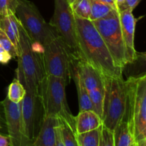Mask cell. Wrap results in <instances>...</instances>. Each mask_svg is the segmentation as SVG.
Wrapping results in <instances>:
<instances>
[{"mask_svg":"<svg viewBox=\"0 0 146 146\" xmlns=\"http://www.w3.org/2000/svg\"><path fill=\"white\" fill-rule=\"evenodd\" d=\"M49 25L65 42L76 60H81L75 15L67 0H54V11Z\"/></svg>","mask_w":146,"mask_h":146,"instance_id":"obj_9","label":"cell"},{"mask_svg":"<svg viewBox=\"0 0 146 146\" xmlns=\"http://www.w3.org/2000/svg\"><path fill=\"white\" fill-rule=\"evenodd\" d=\"M43 63L46 75L62 78L68 84L76 60L64 41L57 36L43 46Z\"/></svg>","mask_w":146,"mask_h":146,"instance_id":"obj_6","label":"cell"},{"mask_svg":"<svg viewBox=\"0 0 146 146\" xmlns=\"http://www.w3.org/2000/svg\"><path fill=\"white\" fill-rule=\"evenodd\" d=\"M115 5H116V8L118 7L119 5H121L123 2L124 1V0H115Z\"/></svg>","mask_w":146,"mask_h":146,"instance_id":"obj_32","label":"cell"},{"mask_svg":"<svg viewBox=\"0 0 146 146\" xmlns=\"http://www.w3.org/2000/svg\"><path fill=\"white\" fill-rule=\"evenodd\" d=\"M90 1H91V14H90L89 20L91 21L104 18L108 15L113 10L117 9L116 8L109 4L97 0H90Z\"/></svg>","mask_w":146,"mask_h":146,"instance_id":"obj_19","label":"cell"},{"mask_svg":"<svg viewBox=\"0 0 146 146\" xmlns=\"http://www.w3.org/2000/svg\"><path fill=\"white\" fill-rule=\"evenodd\" d=\"M25 94L26 90L24 86L17 78H14L9 86L7 97L11 102L19 104L22 101Z\"/></svg>","mask_w":146,"mask_h":146,"instance_id":"obj_22","label":"cell"},{"mask_svg":"<svg viewBox=\"0 0 146 146\" xmlns=\"http://www.w3.org/2000/svg\"><path fill=\"white\" fill-rule=\"evenodd\" d=\"M15 16L30 38L42 47L57 36L55 31L46 22L31 1L19 0Z\"/></svg>","mask_w":146,"mask_h":146,"instance_id":"obj_7","label":"cell"},{"mask_svg":"<svg viewBox=\"0 0 146 146\" xmlns=\"http://www.w3.org/2000/svg\"><path fill=\"white\" fill-rule=\"evenodd\" d=\"M61 137L64 146H78L76 131L66 120L58 118Z\"/></svg>","mask_w":146,"mask_h":146,"instance_id":"obj_21","label":"cell"},{"mask_svg":"<svg viewBox=\"0 0 146 146\" xmlns=\"http://www.w3.org/2000/svg\"><path fill=\"white\" fill-rule=\"evenodd\" d=\"M114 146H134L133 136L129 123L123 118L113 131Z\"/></svg>","mask_w":146,"mask_h":146,"instance_id":"obj_17","label":"cell"},{"mask_svg":"<svg viewBox=\"0 0 146 146\" xmlns=\"http://www.w3.org/2000/svg\"><path fill=\"white\" fill-rule=\"evenodd\" d=\"M11 146H29L23 132L21 102H11L7 97L2 101Z\"/></svg>","mask_w":146,"mask_h":146,"instance_id":"obj_12","label":"cell"},{"mask_svg":"<svg viewBox=\"0 0 146 146\" xmlns=\"http://www.w3.org/2000/svg\"><path fill=\"white\" fill-rule=\"evenodd\" d=\"M58 124V118L44 117L39 132L31 146H56V131Z\"/></svg>","mask_w":146,"mask_h":146,"instance_id":"obj_14","label":"cell"},{"mask_svg":"<svg viewBox=\"0 0 146 146\" xmlns=\"http://www.w3.org/2000/svg\"><path fill=\"white\" fill-rule=\"evenodd\" d=\"M103 125V121L98 114L94 111H83L75 117L76 133L81 134L97 129Z\"/></svg>","mask_w":146,"mask_h":146,"instance_id":"obj_15","label":"cell"},{"mask_svg":"<svg viewBox=\"0 0 146 146\" xmlns=\"http://www.w3.org/2000/svg\"><path fill=\"white\" fill-rule=\"evenodd\" d=\"M97 1H101V2L106 3V4H109V5H111V6H112V7L116 8V5H115V0H97Z\"/></svg>","mask_w":146,"mask_h":146,"instance_id":"obj_31","label":"cell"},{"mask_svg":"<svg viewBox=\"0 0 146 146\" xmlns=\"http://www.w3.org/2000/svg\"><path fill=\"white\" fill-rule=\"evenodd\" d=\"M67 85L64 78L46 75L41 84L39 95L44 117L63 118L75 129V116L70 112L66 101L65 88Z\"/></svg>","mask_w":146,"mask_h":146,"instance_id":"obj_4","label":"cell"},{"mask_svg":"<svg viewBox=\"0 0 146 146\" xmlns=\"http://www.w3.org/2000/svg\"><path fill=\"white\" fill-rule=\"evenodd\" d=\"M56 146H64V143H63L62 137H61V128H60L59 124L56 127Z\"/></svg>","mask_w":146,"mask_h":146,"instance_id":"obj_29","label":"cell"},{"mask_svg":"<svg viewBox=\"0 0 146 146\" xmlns=\"http://www.w3.org/2000/svg\"><path fill=\"white\" fill-rule=\"evenodd\" d=\"M101 128L102 125L97 129L76 134V139L78 146H100Z\"/></svg>","mask_w":146,"mask_h":146,"instance_id":"obj_20","label":"cell"},{"mask_svg":"<svg viewBox=\"0 0 146 146\" xmlns=\"http://www.w3.org/2000/svg\"><path fill=\"white\" fill-rule=\"evenodd\" d=\"M74 1H75V0H67V1H68V4H72V3L74 2Z\"/></svg>","mask_w":146,"mask_h":146,"instance_id":"obj_34","label":"cell"},{"mask_svg":"<svg viewBox=\"0 0 146 146\" xmlns=\"http://www.w3.org/2000/svg\"><path fill=\"white\" fill-rule=\"evenodd\" d=\"M72 78L75 82L76 87L77 89L78 97V104H79V112L83 111H94V108L93 106L92 102L91 101L88 91L86 89L84 84L81 80V76L78 74V71L76 67V64L73 68Z\"/></svg>","mask_w":146,"mask_h":146,"instance_id":"obj_18","label":"cell"},{"mask_svg":"<svg viewBox=\"0 0 146 146\" xmlns=\"http://www.w3.org/2000/svg\"><path fill=\"white\" fill-rule=\"evenodd\" d=\"M3 51H5V50H4V48H3V47L1 46V44H0V53L3 52Z\"/></svg>","mask_w":146,"mask_h":146,"instance_id":"obj_33","label":"cell"},{"mask_svg":"<svg viewBox=\"0 0 146 146\" xmlns=\"http://www.w3.org/2000/svg\"><path fill=\"white\" fill-rule=\"evenodd\" d=\"M127 100L126 83L123 77L105 76L103 125L113 131L123 118Z\"/></svg>","mask_w":146,"mask_h":146,"instance_id":"obj_5","label":"cell"},{"mask_svg":"<svg viewBox=\"0 0 146 146\" xmlns=\"http://www.w3.org/2000/svg\"><path fill=\"white\" fill-rule=\"evenodd\" d=\"M19 0H0V18L15 14Z\"/></svg>","mask_w":146,"mask_h":146,"instance_id":"obj_24","label":"cell"},{"mask_svg":"<svg viewBox=\"0 0 146 146\" xmlns=\"http://www.w3.org/2000/svg\"><path fill=\"white\" fill-rule=\"evenodd\" d=\"M12 58L11 56L9 54L7 51H3L0 53V64H6L10 61V59Z\"/></svg>","mask_w":146,"mask_h":146,"instance_id":"obj_28","label":"cell"},{"mask_svg":"<svg viewBox=\"0 0 146 146\" xmlns=\"http://www.w3.org/2000/svg\"><path fill=\"white\" fill-rule=\"evenodd\" d=\"M92 22L102 37L115 65L124 69L127 65L125 49L118 10H113L104 18Z\"/></svg>","mask_w":146,"mask_h":146,"instance_id":"obj_8","label":"cell"},{"mask_svg":"<svg viewBox=\"0 0 146 146\" xmlns=\"http://www.w3.org/2000/svg\"><path fill=\"white\" fill-rule=\"evenodd\" d=\"M127 100L123 118L131 127L135 146H146V76L125 81Z\"/></svg>","mask_w":146,"mask_h":146,"instance_id":"obj_3","label":"cell"},{"mask_svg":"<svg viewBox=\"0 0 146 146\" xmlns=\"http://www.w3.org/2000/svg\"><path fill=\"white\" fill-rule=\"evenodd\" d=\"M18 24L20 54L17 58V78L24 88L39 95L41 84L46 76L42 58L43 47L30 38L19 21Z\"/></svg>","mask_w":146,"mask_h":146,"instance_id":"obj_2","label":"cell"},{"mask_svg":"<svg viewBox=\"0 0 146 146\" xmlns=\"http://www.w3.org/2000/svg\"><path fill=\"white\" fill-rule=\"evenodd\" d=\"M70 6L74 15L84 19H89L91 14L90 0H75Z\"/></svg>","mask_w":146,"mask_h":146,"instance_id":"obj_23","label":"cell"},{"mask_svg":"<svg viewBox=\"0 0 146 146\" xmlns=\"http://www.w3.org/2000/svg\"><path fill=\"white\" fill-rule=\"evenodd\" d=\"M100 146H114L113 131H111L102 125Z\"/></svg>","mask_w":146,"mask_h":146,"instance_id":"obj_26","label":"cell"},{"mask_svg":"<svg viewBox=\"0 0 146 146\" xmlns=\"http://www.w3.org/2000/svg\"><path fill=\"white\" fill-rule=\"evenodd\" d=\"M0 146H11L9 136H5L0 134Z\"/></svg>","mask_w":146,"mask_h":146,"instance_id":"obj_30","label":"cell"},{"mask_svg":"<svg viewBox=\"0 0 146 146\" xmlns=\"http://www.w3.org/2000/svg\"><path fill=\"white\" fill-rule=\"evenodd\" d=\"M141 0H124L123 2L117 7V10L118 12H121V11L126 9L133 10L141 2Z\"/></svg>","mask_w":146,"mask_h":146,"instance_id":"obj_27","label":"cell"},{"mask_svg":"<svg viewBox=\"0 0 146 146\" xmlns=\"http://www.w3.org/2000/svg\"><path fill=\"white\" fill-rule=\"evenodd\" d=\"M132 9H126L119 12L121 32L125 49V61L127 65L133 64L138 58L135 48V31L137 19L134 17Z\"/></svg>","mask_w":146,"mask_h":146,"instance_id":"obj_13","label":"cell"},{"mask_svg":"<svg viewBox=\"0 0 146 146\" xmlns=\"http://www.w3.org/2000/svg\"><path fill=\"white\" fill-rule=\"evenodd\" d=\"M0 29L5 33L7 37L12 42L17 50L19 57L20 54L19 30L18 20L15 14H9L0 18Z\"/></svg>","mask_w":146,"mask_h":146,"instance_id":"obj_16","label":"cell"},{"mask_svg":"<svg viewBox=\"0 0 146 146\" xmlns=\"http://www.w3.org/2000/svg\"><path fill=\"white\" fill-rule=\"evenodd\" d=\"M76 34L81 59L105 76L123 77V69L117 66L93 22L75 15Z\"/></svg>","mask_w":146,"mask_h":146,"instance_id":"obj_1","label":"cell"},{"mask_svg":"<svg viewBox=\"0 0 146 146\" xmlns=\"http://www.w3.org/2000/svg\"><path fill=\"white\" fill-rule=\"evenodd\" d=\"M26 94L21 101L23 132L29 146L36 138L44 118L40 95L25 88Z\"/></svg>","mask_w":146,"mask_h":146,"instance_id":"obj_10","label":"cell"},{"mask_svg":"<svg viewBox=\"0 0 146 146\" xmlns=\"http://www.w3.org/2000/svg\"><path fill=\"white\" fill-rule=\"evenodd\" d=\"M0 44L6 51L11 56L12 58H17L18 54L16 50L15 47L13 45L12 42L10 41L9 38L7 37L5 33L0 29Z\"/></svg>","mask_w":146,"mask_h":146,"instance_id":"obj_25","label":"cell"},{"mask_svg":"<svg viewBox=\"0 0 146 146\" xmlns=\"http://www.w3.org/2000/svg\"><path fill=\"white\" fill-rule=\"evenodd\" d=\"M76 67L88 91L94 111L101 118L105 94V76L85 60L76 61Z\"/></svg>","mask_w":146,"mask_h":146,"instance_id":"obj_11","label":"cell"},{"mask_svg":"<svg viewBox=\"0 0 146 146\" xmlns=\"http://www.w3.org/2000/svg\"><path fill=\"white\" fill-rule=\"evenodd\" d=\"M134 146H135V145H134Z\"/></svg>","mask_w":146,"mask_h":146,"instance_id":"obj_36","label":"cell"},{"mask_svg":"<svg viewBox=\"0 0 146 146\" xmlns=\"http://www.w3.org/2000/svg\"><path fill=\"white\" fill-rule=\"evenodd\" d=\"M0 129H1V123H0Z\"/></svg>","mask_w":146,"mask_h":146,"instance_id":"obj_35","label":"cell"}]
</instances>
